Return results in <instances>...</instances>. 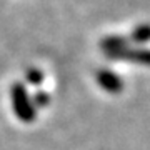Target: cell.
I'll return each instance as SVG.
<instances>
[{"mask_svg": "<svg viewBox=\"0 0 150 150\" xmlns=\"http://www.w3.org/2000/svg\"><path fill=\"white\" fill-rule=\"evenodd\" d=\"M12 102H13V108H15L17 115L22 118V120H32L35 117V108H33L30 98H28L27 92L22 85H15L13 90H12Z\"/></svg>", "mask_w": 150, "mask_h": 150, "instance_id": "6da1fadb", "label": "cell"}, {"mask_svg": "<svg viewBox=\"0 0 150 150\" xmlns=\"http://www.w3.org/2000/svg\"><path fill=\"white\" fill-rule=\"evenodd\" d=\"M98 82L100 85L108 92H117L122 88V82L115 74H110V72H100L98 75Z\"/></svg>", "mask_w": 150, "mask_h": 150, "instance_id": "7a4b0ae2", "label": "cell"}]
</instances>
